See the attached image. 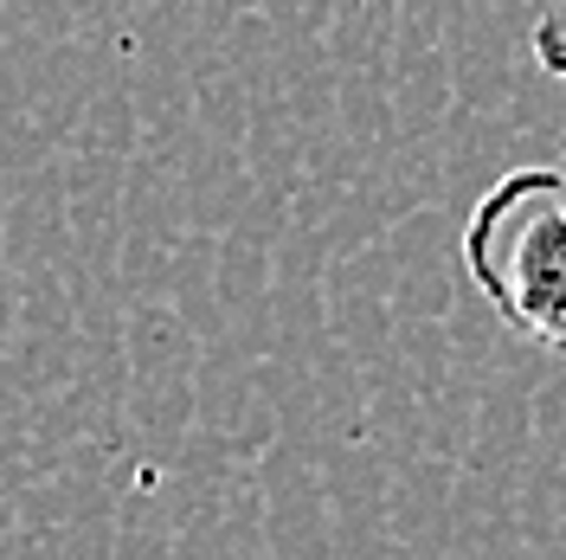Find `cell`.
Masks as SVG:
<instances>
[{"instance_id":"1","label":"cell","mask_w":566,"mask_h":560,"mask_svg":"<svg viewBox=\"0 0 566 560\" xmlns=\"http://www.w3.org/2000/svg\"><path fill=\"white\" fill-rule=\"evenodd\" d=\"M463 271L522 342L566 354V175L509 168L463 219Z\"/></svg>"},{"instance_id":"2","label":"cell","mask_w":566,"mask_h":560,"mask_svg":"<svg viewBox=\"0 0 566 560\" xmlns=\"http://www.w3.org/2000/svg\"><path fill=\"white\" fill-rule=\"evenodd\" d=\"M534 65L547 71V77H560V91H566V45H541L534 39Z\"/></svg>"},{"instance_id":"3","label":"cell","mask_w":566,"mask_h":560,"mask_svg":"<svg viewBox=\"0 0 566 560\" xmlns=\"http://www.w3.org/2000/svg\"><path fill=\"white\" fill-rule=\"evenodd\" d=\"M534 39H541V45H566V13L541 20V27H534Z\"/></svg>"}]
</instances>
